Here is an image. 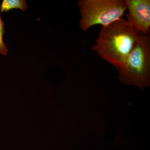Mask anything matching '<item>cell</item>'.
I'll use <instances>...</instances> for the list:
<instances>
[{
	"label": "cell",
	"instance_id": "6da1fadb",
	"mask_svg": "<svg viewBox=\"0 0 150 150\" xmlns=\"http://www.w3.org/2000/svg\"><path fill=\"white\" fill-rule=\"evenodd\" d=\"M139 33L122 18L109 25L102 26L91 49L118 70L134 48Z\"/></svg>",
	"mask_w": 150,
	"mask_h": 150
},
{
	"label": "cell",
	"instance_id": "7a4b0ae2",
	"mask_svg": "<svg viewBox=\"0 0 150 150\" xmlns=\"http://www.w3.org/2000/svg\"><path fill=\"white\" fill-rule=\"evenodd\" d=\"M119 80L126 85L145 89L150 84V36L140 33L134 48L118 70Z\"/></svg>",
	"mask_w": 150,
	"mask_h": 150
},
{
	"label": "cell",
	"instance_id": "3957f363",
	"mask_svg": "<svg viewBox=\"0 0 150 150\" xmlns=\"http://www.w3.org/2000/svg\"><path fill=\"white\" fill-rule=\"evenodd\" d=\"M80 26L84 32L94 25H109L123 18L127 10L125 0H79Z\"/></svg>",
	"mask_w": 150,
	"mask_h": 150
},
{
	"label": "cell",
	"instance_id": "277c9868",
	"mask_svg": "<svg viewBox=\"0 0 150 150\" xmlns=\"http://www.w3.org/2000/svg\"><path fill=\"white\" fill-rule=\"evenodd\" d=\"M129 12L126 13V21L138 32L149 33L150 0H125Z\"/></svg>",
	"mask_w": 150,
	"mask_h": 150
},
{
	"label": "cell",
	"instance_id": "5b68a950",
	"mask_svg": "<svg viewBox=\"0 0 150 150\" xmlns=\"http://www.w3.org/2000/svg\"><path fill=\"white\" fill-rule=\"evenodd\" d=\"M28 8L25 0H3L0 6L1 13L6 12L13 9L25 11Z\"/></svg>",
	"mask_w": 150,
	"mask_h": 150
},
{
	"label": "cell",
	"instance_id": "8992f818",
	"mask_svg": "<svg viewBox=\"0 0 150 150\" xmlns=\"http://www.w3.org/2000/svg\"><path fill=\"white\" fill-rule=\"evenodd\" d=\"M5 33L4 22L3 21L0 15V54L6 56L7 55L8 50L6 44L3 40V36Z\"/></svg>",
	"mask_w": 150,
	"mask_h": 150
}]
</instances>
